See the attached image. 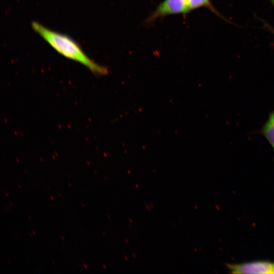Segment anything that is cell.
<instances>
[{"label": "cell", "mask_w": 274, "mask_h": 274, "mask_svg": "<svg viewBox=\"0 0 274 274\" xmlns=\"http://www.w3.org/2000/svg\"><path fill=\"white\" fill-rule=\"evenodd\" d=\"M31 26L35 32L61 55L82 64L94 75L104 76L108 74L107 67L90 58L79 44L68 36L51 30L38 22H32Z\"/></svg>", "instance_id": "1"}, {"label": "cell", "mask_w": 274, "mask_h": 274, "mask_svg": "<svg viewBox=\"0 0 274 274\" xmlns=\"http://www.w3.org/2000/svg\"><path fill=\"white\" fill-rule=\"evenodd\" d=\"M189 12V0H164L147 18L145 23L151 25L158 18Z\"/></svg>", "instance_id": "2"}, {"label": "cell", "mask_w": 274, "mask_h": 274, "mask_svg": "<svg viewBox=\"0 0 274 274\" xmlns=\"http://www.w3.org/2000/svg\"><path fill=\"white\" fill-rule=\"evenodd\" d=\"M232 273L274 274V262L265 260L251 261L240 264H227Z\"/></svg>", "instance_id": "3"}, {"label": "cell", "mask_w": 274, "mask_h": 274, "mask_svg": "<svg viewBox=\"0 0 274 274\" xmlns=\"http://www.w3.org/2000/svg\"><path fill=\"white\" fill-rule=\"evenodd\" d=\"M259 132L266 138L274 151V111L269 113Z\"/></svg>", "instance_id": "4"}, {"label": "cell", "mask_w": 274, "mask_h": 274, "mask_svg": "<svg viewBox=\"0 0 274 274\" xmlns=\"http://www.w3.org/2000/svg\"><path fill=\"white\" fill-rule=\"evenodd\" d=\"M201 7L207 8L215 14L221 16L220 14L212 5L210 0H189L190 12Z\"/></svg>", "instance_id": "5"}, {"label": "cell", "mask_w": 274, "mask_h": 274, "mask_svg": "<svg viewBox=\"0 0 274 274\" xmlns=\"http://www.w3.org/2000/svg\"><path fill=\"white\" fill-rule=\"evenodd\" d=\"M50 197H51V199H52V200H54V198H53V196H52L51 195H50Z\"/></svg>", "instance_id": "6"}, {"label": "cell", "mask_w": 274, "mask_h": 274, "mask_svg": "<svg viewBox=\"0 0 274 274\" xmlns=\"http://www.w3.org/2000/svg\"><path fill=\"white\" fill-rule=\"evenodd\" d=\"M84 266L87 268V267L86 264L84 263Z\"/></svg>", "instance_id": "7"}, {"label": "cell", "mask_w": 274, "mask_h": 274, "mask_svg": "<svg viewBox=\"0 0 274 274\" xmlns=\"http://www.w3.org/2000/svg\"><path fill=\"white\" fill-rule=\"evenodd\" d=\"M61 238L62 239V240H63V241H64V238H63V236H61Z\"/></svg>", "instance_id": "8"}, {"label": "cell", "mask_w": 274, "mask_h": 274, "mask_svg": "<svg viewBox=\"0 0 274 274\" xmlns=\"http://www.w3.org/2000/svg\"><path fill=\"white\" fill-rule=\"evenodd\" d=\"M5 193H6V196H8V193H7V192H6Z\"/></svg>", "instance_id": "9"}, {"label": "cell", "mask_w": 274, "mask_h": 274, "mask_svg": "<svg viewBox=\"0 0 274 274\" xmlns=\"http://www.w3.org/2000/svg\"><path fill=\"white\" fill-rule=\"evenodd\" d=\"M18 186H19V188H21V185H20V184H18Z\"/></svg>", "instance_id": "10"}, {"label": "cell", "mask_w": 274, "mask_h": 274, "mask_svg": "<svg viewBox=\"0 0 274 274\" xmlns=\"http://www.w3.org/2000/svg\"><path fill=\"white\" fill-rule=\"evenodd\" d=\"M32 232H33V234H35V235L36 234L35 232L33 231H32Z\"/></svg>", "instance_id": "11"}, {"label": "cell", "mask_w": 274, "mask_h": 274, "mask_svg": "<svg viewBox=\"0 0 274 274\" xmlns=\"http://www.w3.org/2000/svg\"><path fill=\"white\" fill-rule=\"evenodd\" d=\"M82 206H83L84 207H85V206H84V204L83 203H82Z\"/></svg>", "instance_id": "12"}, {"label": "cell", "mask_w": 274, "mask_h": 274, "mask_svg": "<svg viewBox=\"0 0 274 274\" xmlns=\"http://www.w3.org/2000/svg\"><path fill=\"white\" fill-rule=\"evenodd\" d=\"M52 263H53V264H54V262L52 260Z\"/></svg>", "instance_id": "13"}, {"label": "cell", "mask_w": 274, "mask_h": 274, "mask_svg": "<svg viewBox=\"0 0 274 274\" xmlns=\"http://www.w3.org/2000/svg\"><path fill=\"white\" fill-rule=\"evenodd\" d=\"M28 217H29V219L30 220V216H28Z\"/></svg>", "instance_id": "14"}, {"label": "cell", "mask_w": 274, "mask_h": 274, "mask_svg": "<svg viewBox=\"0 0 274 274\" xmlns=\"http://www.w3.org/2000/svg\"><path fill=\"white\" fill-rule=\"evenodd\" d=\"M58 194H59V195L60 196L61 195H60V193H59Z\"/></svg>", "instance_id": "15"}]
</instances>
